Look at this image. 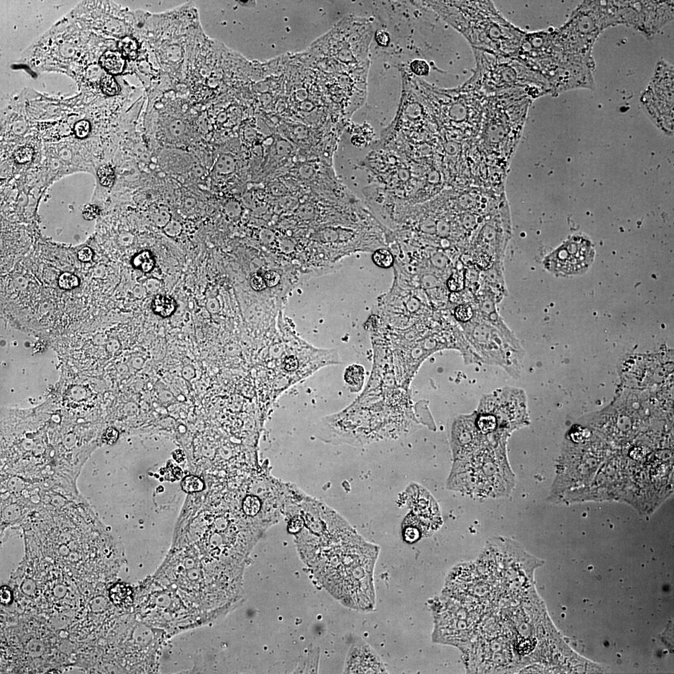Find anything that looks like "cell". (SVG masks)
I'll use <instances>...</instances> for the list:
<instances>
[{
  "label": "cell",
  "mask_w": 674,
  "mask_h": 674,
  "mask_svg": "<svg viewBox=\"0 0 674 674\" xmlns=\"http://www.w3.org/2000/svg\"><path fill=\"white\" fill-rule=\"evenodd\" d=\"M380 548L357 532L320 551L315 577L348 608L373 612L376 607L374 571Z\"/></svg>",
  "instance_id": "obj_1"
},
{
  "label": "cell",
  "mask_w": 674,
  "mask_h": 674,
  "mask_svg": "<svg viewBox=\"0 0 674 674\" xmlns=\"http://www.w3.org/2000/svg\"><path fill=\"white\" fill-rule=\"evenodd\" d=\"M439 15L472 48L514 57L526 33L504 19L490 1L414 2Z\"/></svg>",
  "instance_id": "obj_2"
},
{
  "label": "cell",
  "mask_w": 674,
  "mask_h": 674,
  "mask_svg": "<svg viewBox=\"0 0 674 674\" xmlns=\"http://www.w3.org/2000/svg\"><path fill=\"white\" fill-rule=\"evenodd\" d=\"M412 81L442 137L457 142H476L480 130L486 96L466 82L458 88L442 89L413 74Z\"/></svg>",
  "instance_id": "obj_3"
},
{
  "label": "cell",
  "mask_w": 674,
  "mask_h": 674,
  "mask_svg": "<svg viewBox=\"0 0 674 674\" xmlns=\"http://www.w3.org/2000/svg\"><path fill=\"white\" fill-rule=\"evenodd\" d=\"M506 445L486 446L463 460L454 461L447 488L478 498L509 496L516 481L507 460Z\"/></svg>",
  "instance_id": "obj_4"
},
{
  "label": "cell",
  "mask_w": 674,
  "mask_h": 674,
  "mask_svg": "<svg viewBox=\"0 0 674 674\" xmlns=\"http://www.w3.org/2000/svg\"><path fill=\"white\" fill-rule=\"evenodd\" d=\"M532 100L522 89L485 97L476 145L488 153L504 148L511 151L521 137Z\"/></svg>",
  "instance_id": "obj_5"
},
{
  "label": "cell",
  "mask_w": 674,
  "mask_h": 674,
  "mask_svg": "<svg viewBox=\"0 0 674 674\" xmlns=\"http://www.w3.org/2000/svg\"><path fill=\"white\" fill-rule=\"evenodd\" d=\"M476 68L466 83L484 96L522 89L532 99L549 93L544 79L530 71L516 56H503L472 48Z\"/></svg>",
  "instance_id": "obj_6"
},
{
  "label": "cell",
  "mask_w": 674,
  "mask_h": 674,
  "mask_svg": "<svg viewBox=\"0 0 674 674\" xmlns=\"http://www.w3.org/2000/svg\"><path fill=\"white\" fill-rule=\"evenodd\" d=\"M461 325L469 345L480 361L498 364L516 375L522 360V347L511 330L499 329L476 309L473 319Z\"/></svg>",
  "instance_id": "obj_7"
},
{
  "label": "cell",
  "mask_w": 674,
  "mask_h": 674,
  "mask_svg": "<svg viewBox=\"0 0 674 674\" xmlns=\"http://www.w3.org/2000/svg\"><path fill=\"white\" fill-rule=\"evenodd\" d=\"M499 439L507 440L511 433L529 423L526 396L521 389L504 388L481 399L477 411Z\"/></svg>",
  "instance_id": "obj_8"
},
{
  "label": "cell",
  "mask_w": 674,
  "mask_h": 674,
  "mask_svg": "<svg viewBox=\"0 0 674 674\" xmlns=\"http://www.w3.org/2000/svg\"><path fill=\"white\" fill-rule=\"evenodd\" d=\"M594 250L591 243L583 237H574L545 258V267L561 275L583 273L593 262Z\"/></svg>",
  "instance_id": "obj_9"
},
{
  "label": "cell",
  "mask_w": 674,
  "mask_h": 674,
  "mask_svg": "<svg viewBox=\"0 0 674 674\" xmlns=\"http://www.w3.org/2000/svg\"><path fill=\"white\" fill-rule=\"evenodd\" d=\"M450 442L454 461L463 460L488 446L476 429L473 414L454 420L451 427Z\"/></svg>",
  "instance_id": "obj_10"
},
{
  "label": "cell",
  "mask_w": 674,
  "mask_h": 674,
  "mask_svg": "<svg viewBox=\"0 0 674 674\" xmlns=\"http://www.w3.org/2000/svg\"><path fill=\"white\" fill-rule=\"evenodd\" d=\"M411 513L424 525L429 534L439 528L442 518L434 497L422 486L414 484L406 491Z\"/></svg>",
  "instance_id": "obj_11"
},
{
  "label": "cell",
  "mask_w": 674,
  "mask_h": 674,
  "mask_svg": "<svg viewBox=\"0 0 674 674\" xmlns=\"http://www.w3.org/2000/svg\"><path fill=\"white\" fill-rule=\"evenodd\" d=\"M344 672L386 673L383 661L367 643L360 640L353 645L346 660Z\"/></svg>",
  "instance_id": "obj_12"
},
{
  "label": "cell",
  "mask_w": 674,
  "mask_h": 674,
  "mask_svg": "<svg viewBox=\"0 0 674 674\" xmlns=\"http://www.w3.org/2000/svg\"><path fill=\"white\" fill-rule=\"evenodd\" d=\"M428 535L429 533L421 521L410 512L402 524V535L405 542L412 544Z\"/></svg>",
  "instance_id": "obj_13"
},
{
  "label": "cell",
  "mask_w": 674,
  "mask_h": 674,
  "mask_svg": "<svg viewBox=\"0 0 674 674\" xmlns=\"http://www.w3.org/2000/svg\"><path fill=\"white\" fill-rule=\"evenodd\" d=\"M365 371L363 366L352 364L345 368L343 380L352 393L360 391L365 381Z\"/></svg>",
  "instance_id": "obj_14"
},
{
  "label": "cell",
  "mask_w": 674,
  "mask_h": 674,
  "mask_svg": "<svg viewBox=\"0 0 674 674\" xmlns=\"http://www.w3.org/2000/svg\"><path fill=\"white\" fill-rule=\"evenodd\" d=\"M154 313L162 318H168L173 315L177 309V303L173 297L166 295L156 296L151 304Z\"/></svg>",
  "instance_id": "obj_15"
},
{
  "label": "cell",
  "mask_w": 674,
  "mask_h": 674,
  "mask_svg": "<svg viewBox=\"0 0 674 674\" xmlns=\"http://www.w3.org/2000/svg\"><path fill=\"white\" fill-rule=\"evenodd\" d=\"M99 63L105 70L112 74L121 73L125 66L124 58L117 51H106L101 56Z\"/></svg>",
  "instance_id": "obj_16"
},
{
  "label": "cell",
  "mask_w": 674,
  "mask_h": 674,
  "mask_svg": "<svg viewBox=\"0 0 674 674\" xmlns=\"http://www.w3.org/2000/svg\"><path fill=\"white\" fill-rule=\"evenodd\" d=\"M111 601L119 607H127L133 602L131 589L123 584H116L109 592Z\"/></svg>",
  "instance_id": "obj_17"
},
{
  "label": "cell",
  "mask_w": 674,
  "mask_h": 674,
  "mask_svg": "<svg viewBox=\"0 0 674 674\" xmlns=\"http://www.w3.org/2000/svg\"><path fill=\"white\" fill-rule=\"evenodd\" d=\"M132 265L144 273H150L156 266L155 256L150 250H145L138 253L133 258Z\"/></svg>",
  "instance_id": "obj_18"
},
{
  "label": "cell",
  "mask_w": 674,
  "mask_h": 674,
  "mask_svg": "<svg viewBox=\"0 0 674 674\" xmlns=\"http://www.w3.org/2000/svg\"><path fill=\"white\" fill-rule=\"evenodd\" d=\"M214 168L218 174L228 175L234 173L236 168V163L232 156L222 155L217 159Z\"/></svg>",
  "instance_id": "obj_19"
},
{
  "label": "cell",
  "mask_w": 674,
  "mask_h": 674,
  "mask_svg": "<svg viewBox=\"0 0 674 674\" xmlns=\"http://www.w3.org/2000/svg\"><path fill=\"white\" fill-rule=\"evenodd\" d=\"M465 269L462 268L455 272L448 278L447 282V288L453 293L463 291L466 288Z\"/></svg>",
  "instance_id": "obj_20"
},
{
  "label": "cell",
  "mask_w": 674,
  "mask_h": 674,
  "mask_svg": "<svg viewBox=\"0 0 674 674\" xmlns=\"http://www.w3.org/2000/svg\"><path fill=\"white\" fill-rule=\"evenodd\" d=\"M372 260L379 267L388 268L394 263V257L390 251L385 248H378L374 252Z\"/></svg>",
  "instance_id": "obj_21"
},
{
  "label": "cell",
  "mask_w": 674,
  "mask_h": 674,
  "mask_svg": "<svg viewBox=\"0 0 674 674\" xmlns=\"http://www.w3.org/2000/svg\"><path fill=\"white\" fill-rule=\"evenodd\" d=\"M475 313V309H473L472 304L470 303L459 304L454 310L455 318L461 325L472 319Z\"/></svg>",
  "instance_id": "obj_22"
},
{
  "label": "cell",
  "mask_w": 674,
  "mask_h": 674,
  "mask_svg": "<svg viewBox=\"0 0 674 674\" xmlns=\"http://www.w3.org/2000/svg\"><path fill=\"white\" fill-rule=\"evenodd\" d=\"M181 486L186 493H193L203 490L205 485L201 478L197 476H189L182 481Z\"/></svg>",
  "instance_id": "obj_23"
},
{
  "label": "cell",
  "mask_w": 674,
  "mask_h": 674,
  "mask_svg": "<svg viewBox=\"0 0 674 674\" xmlns=\"http://www.w3.org/2000/svg\"><path fill=\"white\" fill-rule=\"evenodd\" d=\"M173 219L168 208L159 207L153 212L152 220L156 226L163 229Z\"/></svg>",
  "instance_id": "obj_24"
},
{
  "label": "cell",
  "mask_w": 674,
  "mask_h": 674,
  "mask_svg": "<svg viewBox=\"0 0 674 674\" xmlns=\"http://www.w3.org/2000/svg\"><path fill=\"white\" fill-rule=\"evenodd\" d=\"M100 183L105 187H111L113 184L115 174L113 169L109 165L101 166L97 171Z\"/></svg>",
  "instance_id": "obj_25"
},
{
  "label": "cell",
  "mask_w": 674,
  "mask_h": 674,
  "mask_svg": "<svg viewBox=\"0 0 674 674\" xmlns=\"http://www.w3.org/2000/svg\"><path fill=\"white\" fill-rule=\"evenodd\" d=\"M101 88L104 94L108 96L116 95L119 91V87L115 79L110 74H107L102 78Z\"/></svg>",
  "instance_id": "obj_26"
},
{
  "label": "cell",
  "mask_w": 674,
  "mask_h": 674,
  "mask_svg": "<svg viewBox=\"0 0 674 674\" xmlns=\"http://www.w3.org/2000/svg\"><path fill=\"white\" fill-rule=\"evenodd\" d=\"M260 508L259 499L254 496L246 497L243 503V509L248 516H253L257 514Z\"/></svg>",
  "instance_id": "obj_27"
},
{
  "label": "cell",
  "mask_w": 674,
  "mask_h": 674,
  "mask_svg": "<svg viewBox=\"0 0 674 674\" xmlns=\"http://www.w3.org/2000/svg\"><path fill=\"white\" fill-rule=\"evenodd\" d=\"M58 284L61 289L71 290L78 286L79 280L73 274L65 273L60 276Z\"/></svg>",
  "instance_id": "obj_28"
},
{
  "label": "cell",
  "mask_w": 674,
  "mask_h": 674,
  "mask_svg": "<svg viewBox=\"0 0 674 674\" xmlns=\"http://www.w3.org/2000/svg\"><path fill=\"white\" fill-rule=\"evenodd\" d=\"M121 47L123 52L130 59L137 57L138 53V43L132 38L126 37L122 40Z\"/></svg>",
  "instance_id": "obj_29"
},
{
  "label": "cell",
  "mask_w": 674,
  "mask_h": 674,
  "mask_svg": "<svg viewBox=\"0 0 674 674\" xmlns=\"http://www.w3.org/2000/svg\"><path fill=\"white\" fill-rule=\"evenodd\" d=\"M164 232L169 237H176L179 236L183 232V227L181 223L178 220L172 219L171 221L166 225L163 229Z\"/></svg>",
  "instance_id": "obj_30"
},
{
  "label": "cell",
  "mask_w": 674,
  "mask_h": 674,
  "mask_svg": "<svg viewBox=\"0 0 674 674\" xmlns=\"http://www.w3.org/2000/svg\"><path fill=\"white\" fill-rule=\"evenodd\" d=\"M410 70L412 73H414L415 76H425L429 74L430 71L429 65L426 61L422 60H417L413 61L410 64Z\"/></svg>",
  "instance_id": "obj_31"
},
{
  "label": "cell",
  "mask_w": 674,
  "mask_h": 674,
  "mask_svg": "<svg viewBox=\"0 0 674 674\" xmlns=\"http://www.w3.org/2000/svg\"><path fill=\"white\" fill-rule=\"evenodd\" d=\"M33 150L32 148L24 147L19 149L15 153V161L20 164H25L32 160Z\"/></svg>",
  "instance_id": "obj_32"
},
{
  "label": "cell",
  "mask_w": 674,
  "mask_h": 674,
  "mask_svg": "<svg viewBox=\"0 0 674 674\" xmlns=\"http://www.w3.org/2000/svg\"><path fill=\"white\" fill-rule=\"evenodd\" d=\"M186 129V124L179 119L174 120L169 125V130L174 137L178 138L183 136Z\"/></svg>",
  "instance_id": "obj_33"
},
{
  "label": "cell",
  "mask_w": 674,
  "mask_h": 674,
  "mask_svg": "<svg viewBox=\"0 0 674 674\" xmlns=\"http://www.w3.org/2000/svg\"><path fill=\"white\" fill-rule=\"evenodd\" d=\"M74 132L76 137L84 138L87 137L90 131V124L85 120H82L74 125Z\"/></svg>",
  "instance_id": "obj_34"
},
{
  "label": "cell",
  "mask_w": 674,
  "mask_h": 674,
  "mask_svg": "<svg viewBox=\"0 0 674 674\" xmlns=\"http://www.w3.org/2000/svg\"><path fill=\"white\" fill-rule=\"evenodd\" d=\"M145 288L150 294H156L163 286L162 281L157 278L148 279L146 282Z\"/></svg>",
  "instance_id": "obj_35"
},
{
  "label": "cell",
  "mask_w": 674,
  "mask_h": 674,
  "mask_svg": "<svg viewBox=\"0 0 674 674\" xmlns=\"http://www.w3.org/2000/svg\"><path fill=\"white\" fill-rule=\"evenodd\" d=\"M263 279H264L266 287L274 288V287L278 285L281 280V276L277 272L270 271L266 272Z\"/></svg>",
  "instance_id": "obj_36"
},
{
  "label": "cell",
  "mask_w": 674,
  "mask_h": 674,
  "mask_svg": "<svg viewBox=\"0 0 674 674\" xmlns=\"http://www.w3.org/2000/svg\"><path fill=\"white\" fill-rule=\"evenodd\" d=\"M250 286L255 291H262L266 288L264 279L257 274H253L251 278Z\"/></svg>",
  "instance_id": "obj_37"
},
{
  "label": "cell",
  "mask_w": 674,
  "mask_h": 674,
  "mask_svg": "<svg viewBox=\"0 0 674 674\" xmlns=\"http://www.w3.org/2000/svg\"><path fill=\"white\" fill-rule=\"evenodd\" d=\"M118 432H117L116 429H113V428H109V429H107L106 431L105 432L103 436H102V440H103L104 442L106 443V444L112 445L116 442V441L118 439Z\"/></svg>",
  "instance_id": "obj_38"
},
{
  "label": "cell",
  "mask_w": 674,
  "mask_h": 674,
  "mask_svg": "<svg viewBox=\"0 0 674 674\" xmlns=\"http://www.w3.org/2000/svg\"><path fill=\"white\" fill-rule=\"evenodd\" d=\"M99 210L98 207L95 205H87L84 207L83 215L84 219L87 220H93L98 216Z\"/></svg>",
  "instance_id": "obj_39"
},
{
  "label": "cell",
  "mask_w": 674,
  "mask_h": 674,
  "mask_svg": "<svg viewBox=\"0 0 674 674\" xmlns=\"http://www.w3.org/2000/svg\"><path fill=\"white\" fill-rule=\"evenodd\" d=\"M0 599H1V603L5 606H7L12 603L13 601V593L11 589L6 586H2L0 590Z\"/></svg>",
  "instance_id": "obj_40"
},
{
  "label": "cell",
  "mask_w": 674,
  "mask_h": 674,
  "mask_svg": "<svg viewBox=\"0 0 674 674\" xmlns=\"http://www.w3.org/2000/svg\"><path fill=\"white\" fill-rule=\"evenodd\" d=\"M225 209L227 214L230 217L237 216L240 212V206L237 202L230 201L228 202Z\"/></svg>",
  "instance_id": "obj_41"
},
{
  "label": "cell",
  "mask_w": 674,
  "mask_h": 674,
  "mask_svg": "<svg viewBox=\"0 0 674 674\" xmlns=\"http://www.w3.org/2000/svg\"><path fill=\"white\" fill-rule=\"evenodd\" d=\"M93 251L90 248L84 247L78 252V258L82 262H88L93 258Z\"/></svg>",
  "instance_id": "obj_42"
},
{
  "label": "cell",
  "mask_w": 674,
  "mask_h": 674,
  "mask_svg": "<svg viewBox=\"0 0 674 674\" xmlns=\"http://www.w3.org/2000/svg\"><path fill=\"white\" fill-rule=\"evenodd\" d=\"M376 40L377 41L379 45L385 46L388 44L389 41V36L388 33L384 30H378L375 34Z\"/></svg>",
  "instance_id": "obj_43"
},
{
  "label": "cell",
  "mask_w": 674,
  "mask_h": 674,
  "mask_svg": "<svg viewBox=\"0 0 674 674\" xmlns=\"http://www.w3.org/2000/svg\"><path fill=\"white\" fill-rule=\"evenodd\" d=\"M206 306L207 311H208L210 313H217V312L219 311V303L216 299L212 298L207 300Z\"/></svg>",
  "instance_id": "obj_44"
},
{
  "label": "cell",
  "mask_w": 674,
  "mask_h": 674,
  "mask_svg": "<svg viewBox=\"0 0 674 674\" xmlns=\"http://www.w3.org/2000/svg\"><path fill=\"white\" fill-rule=\"evenodd\" d=\"M134 296L138 299H144L148 296V292L145 286H138L134 289Z\"/></svg>",
  "instance_id": "obj_45"
},
{
  "label": "cell",
  "mask_w": 674,
  "mask_h": 674,
  "mask_svg": "<svg viewBox=\"0 0 674 674\" xmlns=\"http://www.w3.org/2000/svg\"><path fill=\"white\" fill-rule=\"evenodd\" d=\"M197 204L196 199H194V197H189L184 200L183 206L184 208L186 209H190L194 208Z\"/></svg>",
  "instance_id": "obj_46"
},
{
  "label": "cell",
  "mask_w": 674,
  "mask_h": 674,
  "mask_svg": "<svg viewBox=\"0 0 674 674\" xmlns=\"http://www.w3.org/2000/svg\"><path fill=\"white\" fill-rule=\"evenodd\" d=\"M173 457L177 462L181 463L184 460V454L181 450H176L173 453Z\"/></svg>",
  "instance_id": "obj_47"
}]
</instances>
